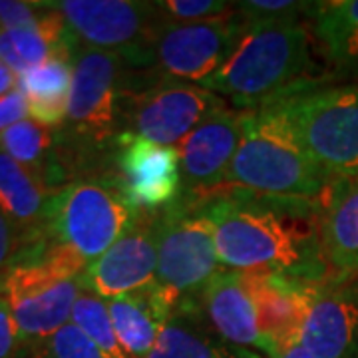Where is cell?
<instances>
[{
    "label": "cell",
    "instance_id": "ffe728a7",
    "mask_svg": "<svg viewBox=\"0 0 358 358\" xmlns=\"http://www.w3.org/2000/svg\"><path fill=\"white\" fill-rule=\"evenodd\" d=\"M308 30L317 48L341 76H358V0L313 2Z\"/></svg>",
    "mask_w": 358,
    "mask_h": 358
},
{
    "label": "cell",
    "instance_id": "1f68e13d",
    "mask_svg": "<svg viewBox=\"0 0 358 358\" xmlns=\"http://www.w3.org/2000/svg\"><path fill=\"white\" fill-rule=\"evenodd\" d=\"M22 343L8 303L0 296V358H14Z\"/></svg>",
    "mask_w": 358,
    "mask_h": 358
},
{
    "label": "cell",
    "instance_id": "f546056e",
    "mask_svg": "<svg viewBox=\"0 0 358 358\" xmlns=\"http://www.w3.org/2000/svg\"><path fill=\"white\" fill-rule=\"evenodd\" d=\"M50 13L48 2L30 0H0V30H14L38 24Z\"/></svg>",
    "mask_w": 358,
    "mask_h": 358
},
{
    "label": "cell",
    "instance_id": "7c38bea8",
    "mask_svg": "<svg viewBox=\"0 0 358 358\" xmlns=\"http://www.w3.org/2000/svg\"><path fill=\"white\" fill-rule=\"evenodd\" d=\"M115 181L140 213H159L181 201L183 178L178 148L122 131L115 140Z\"/></svg>",
    "mask_w": 358,
    "mask_h": 358
},
{
    "label": "cell",
    "instance_id": "2e32d148",
    "mask_svg": "<svg viewBox=\"0 0 358 358\" xmlns=\"http://www.w3.org/2000/svg\"><path fill=\"white\" fill-rule=\"evenodd\" d=\"M199 310H203L223 343L239 350L253 348L265 352L249 273L221 268L201 293Z\"/></svg>",
    "mask_w": 358,
    "mask_h": 358
},
{
    "label": "cell",
    "instance_id": "d590c367",
    "mask_svg": "<svg viewBox=\"0 0 358 358\" xmlns=\"http://www.w3.org/2000/svg\"><path fill=\"white\" fill-rule=\"evenodd\" d=\"M352 281H355V285H357V287H358V277H357V279H352Z\"/></svg>",
    "mask_w": 358,
    "mask_h": 358
},
{
    "label": "cell",
    "instance_id": "8992f818",
    "mask_svg": "<svg viewBox=\"0 0 358 358\" xmlns=\"http://www.w3.org/2000/svg\"><path fill=\"white\" fill-rule=\"evenodd\" d=\"M277 106L329 178H358V84L320 80Z\"/></svg>",
    "mask_w": 358,
    "mask_h": 358
},
{
    "label": "cell",
    "instance_id": "9c48e42d",
    "mask_svg": "<svg viewBox=\"0 0 358 358\" xmlns=\"http://www.w3.org/2000/svg\"><path fill=\"white\" fill-rule=\"evenodd\" d=\"M148 74L150 70L129 72L122 131L176 148L209 115L227 106L223 98L199 84Z\"/></svg>",
    "mask_w": 358,
    "mask_h": 358
},
{
    "label": "cell",
    "instance_id": "4316f807",
    "mask_svg": "<svg viewBox=\"0 0 358 358\" xmlns=\"http://www.w3.org/2000/svg\"><path fill=\"white\" fill-rule=\"evenodd\" d=\"M313 2H293V0H249L235 2L247 26L273 24V22H299L308 16Z\"/></svg>",
    "mask_w": 358,
    "mask_h": 358
},
{
    "label": "cell",
    "instance_id": "44dd1931",
    "mask_svg": "<svg viewBox=\"0 0 358 358\" xmlns=\"http://www.w3.org/2000/svg\"><path fill=\"white\" fill-rule=\"evenodd\" d=\"M50 4V13L38 24L0 30V60L14 74H24L56 56L74 58L76 44L64 18Z\"/></svg>",
    "mask_w": 358,
    "mask_h": 358
},
{
    "label": "cell",
    "instance_id": "30bf717a",
    "mask_svg": "<svg viewBox=\"0 0 358 358\" xmlns=\"http://www.w3.org/2000/svg\"><path fill=\"white\" fill-rule=\"evenodd\" d=\"M72 90L64 131L78 145L100 148L117 140L124 120V96L129 68L110 52L78 48L74 52Z\"/></svg>",
    "mask_w": 358,
    "mask_h": 358
},
{
    "label": "cell",
    "instance_id": "e575fe53",
    "mask_svg": "<svg viewBox=\"0 0 358 358\" xmlns=\"http://www.w3.org/2000/svg\"><path fill=\"white\" fill-rule=\"evenodd\" d=\"M268 358H313V357H310L307 350L299 345V343H294V345L282 346V348H279V350H275V352H273Z\"/></svg>",
    "mask_w": 358,
    "mask_h": 358
},
{
    "label": "cell",
    "instance_id": "ba28073f",
    "mask_svg": "<svg viewBox=\"0 0 358 358\" xmlns=\"http://www.w3.org/2000/svg\"><path fill=\"white\" fill-rule=\"evenodd\" d=\"M78 48L110 52L131 70H154V42L166 24L155 2L138 0H58Z\"/></svg>",
    "mask_w": 358,
    "mask_h": 358
},
{
    "label": "cell",
    "instance_id": "83f0119b",
    "mask_svg": "<svg viewBox=\"0 0 358 358\" xmlns=\"http://www.w3.org/2000/svg\"><path fill=\"white\" fill-rule=\"evenodd\" d=\"M155 4L167 24L203 22L233 10V2L223 0H157Z\"/></svg>",
    "mask_w": 358,
    "mask_h": 358
},
{
    "label": "cell",
    "instance_id": "52a82bcc",
    "mask_svg": "<svg viewBox=\"0 0 358 358\" xmlns=\"http://www.w3.org/2000/svg\"><path fill=\"white\" fill-rule=\"evenodd\" d=\"M223 268L209 219L187 197L159 213L155 285L173 301L176 313H199V299Z\"/></svg>",
    "mask_w": 358,
    "mask_h": 358
},
{
    "label": "cell",
    "instance_id": "4dcf8cb0",
    "mask_svg": "<svg viewBox=\"0 0 358 358\" xmlns=\"http://www.w3.org/2000/svg\"><path fill=\"white\" fill-rule=\"evenodd\" d=\"M22 247V231L0 211V277L24 251Z\"/></svg>",
    "mask_w": 358,
    "mask_h": 358
},
{
    "label": "cell",
    "instance_id": "8fae6325",
    "mask_svg": "<svg viewBox=\"0 0 358 358\" xmlns=\"http://www.w3.org/2000/svg\"><path fill=\"white\" fill-rule=\"evenodd\" d=\"M247 28L237 8L203 22H166L159 26L154 42V70L173 80L201 86L225 66Z\"/></svg>",
    "mask_w": 358,
    "mask_h": 358
},
{
    "label": "cell",
    "instance_id": "d6a6232c",
    "mask_svg": "<svg viewBox=\"0 0 358 358\" xmlns=\"http://www.w3.org/2000/svg\"><path fill=\"white\" fill-rule=\"evenodd\" d=\"M26 117H28V106H26L24 94L20 90L16 88L0 98V134Z\"/></svg>",
    "mask_w": 358,
    "mask_h": 358
},
{
    "label": "cell",
    "instance_id": "603a6c76",
    "mask_svg": "<svg viewBox=\"0 0 358 358\" xmlns=\"http://www.w3.org/2000/svg\"><path fill=\"white\" fill-rule=\"evenodd\" d=\"M74 58L56 56L18 76V90L24 94L28 117L46 128H62L72 90Z\"/></svg>",
    "mask_w": 358,
    "mask_h": 358
},
{
    "label": "cell",
    "instance_id": "7402d4cb",
    "mask_svg": "<svg viewBox=\"0 0 358 358\" xmlns=\"http://www.w3.org/2000/svg\"><path fill=\"white\" fill-rule=\"evenodd\" d=\"M54 193L30 169L0 150V211L22 233L34 237L44 229Z\"/></svg>",
    "mask_w": 358,
    "mask_h": 358
},
{
    "label": "cell",
    "instance_id": "484cf974",
    "mask_svg": "<svg viewBox=\"0 0 358 358\" xmlns=\"http://www.w3.org/2000/svg\"><path fill=\"white\" fill-rule=\"evenodd\" d=\"M72 324L94 341L110 358H129L114 331V324L108 313V305L100 296L82 291L72 308Z\"/></svg>",
    "mask_w": 358,
    "mask_h": 358
},
{
    "label": "cell",
    "instance_id": "d4e9b609",
    "mask_svg": "<svg viewBox=\"0 0 358 358\" xmlns=\"http://www.w3.org/2000/svg\"><path fill=\"white\" fill-rule=\"evenodd\" d=\"M197 313H176L148 358H259L249 350L221 345L193 322Z\"/></svg>",
    "mask_w": 358,
    "mask_h": 358
},
{
    "label": "cell",
    "instance_id": "e0dca14e",
    "mask_svg": "<svg viewBox=\"0 0 358 358\" xmlns=\"http://www.w3.org/2000/svg\"><path fill=\"white\" fill-rule=\"evenodd\" d=\"M320 243L334 281L358 277V178H333L320 195Z\"/></svg>",
    "mask_w": 358,
    "mask_h": 358
},
{
    "label": "cell",
    "instance_id": "4fadbf2b",
    "mask_svg": "<svg viewBox=\"0 0 358 358\" xmlns=\"http://www.w3.org/2000/svg\"><path fill=\"white\" fill-rule=\"evenodd\" d=\"M245 112L225 106L176 145L181 162L183 197L201 201L223 187L243 136Z\"/></svg>",
    "mask_w": 358,
    "mask_h": 358
},
{
    "label": "cell",
    "instance_id": "d6986e66",
    "mask_svg": "<svg viewBox=\"0 0 358 358\" xmlns=\"http://www.w3.org/2000/svg\"><path fill=\"white\" fill-rule=\"evenodd\" d=\"M114 331L129 358H148L155 341L176 315V305L155 282L106 301Z\"/></svg>",
    "mask_w": 358,
    "mask_h": 358
},
{
    "label": "cell",
    "instance_id": "836d02e7",
    "mask_svg": "<svg viewBox=\"0 0 358 358\" xmlns=\"http://www.w3.org/2000/svg\"><path fill=\"white\" fill-rule=\"evenodd\" d=\"M18 88V74H14L8 66L0 60V98Z\"/></svg>",
    "mask_w": 358,
    "mask_h": 358
},
{
    "label": "cell",
    "instance_id": "5b68a950",
    "mask_svg": "<svg viewBox=\"0 0 358 358\" xmlns=\"http://www.w3.org/2000/svg\"><path fill=\"white\" fill-rule=\"evenodd\" d=\"M140 217L115 179H80L54 193L42 231L52 243L64 245L94 263Z\"/></svg>",
    "mask_w": 358,
    "mask_h": 358
},
{
    "label": "cell",
    "instance_id": "3957f363",
    "mask_svg": "<svg viewBox=\"0 0 358 358\" xmlns=\"http://www.w3.org/2000/svg\"><path fill=\"white\" fill-rule=\"evenodd\" d=\"M329 181L277 103L245 112L241 143L221 189L319 201Z\"/></svg>",
    "mask_w": 358,
    "mask_h": 358
},
{
    "label": "cell",
    "instance_id": "6da1fadb",
    "mask_svg": "<svg viewBox=\"0 0 358 358\" xmlns=\"http://www.w3.org/2000/svg\"><path fill=\"white\" fill-rule=\"evenodd\" d=\"M213 227L223 268L293 281H329L320 243V203L245 189H217L195 201Z\"/></svg>",
    "mask_w": 358,
    "mask_h": 358
},
{
    "label": "cell",
    "instance_id": "7a4b0ae2",
    "mask_svg": "<svg viewBox=\"0 0 358 358\" xmlns=\"http://www.w3.org/2000/svg\"><path fill=\"white\" fill-rule=\"evenodd\" d=\"M317 70L313 36L303 20L257 24L247 28L225 66L201 88L239 112H253L324 80Z\"/></svg>",
    "mask_w": 358,
    "mask_h": 358
},
{
    "label": "cell",
    "instance_id": "9a60e30c",
    "mask_svg": "<svg viewBox=\"0 0 358 358\" xmlns=\"http://www.w3.org/2000/svg\"><path fill=\"white\" fill-rule=\"evenodd\" d=\"M299 345L313 358H358V287L352 279L310 282Z\"/></svg>",
    "mask_w": 358,
    "mask_h": 358
},
{
    "label": "cell",
    "instance_id": "5bb4252c",
    "mask_svg": "<svg viewBox=\"0 0 358 358\" xmlns=\"http://www.w3.org/2000/svg\"><path fill=\"white\" fill-rule=\"evenodd\" d=\"M159 213H141L117 243L90 263L82 277L84 291L102 301H114L155 281Z\"/></svg>",
    "mask_w": 358,
    "mask_h": 358
},
{
    "label": "cell",
    "instance_id": "ac0fdd59",
    "mask_svg": "<svg viewBox=\"0 0 358 358\" xmlns=\"http://www.w3.org/2000/svg\"><path fill=\"white\" fill-rule=\"evenodd\" d=\"M249 282L255 299L259 333L268 358L282 346L299 343L307 315L310 282L268 273H249Z\"/></svg>",
    "mask_w": 358,
    "mask_h": 358
},
{
    "label": "cell",
    "instance_id": "f1b7e54d",
    "mask_svg": "<svg viewBox=\"0 0 358 358\" xmlns=\"http://www.w3.org/2000/svg\"><path fill=\"white\" fill-rule=\"evenodd\" d=\"M42 343L46 358H110L72 322H68Z\"/></svg>",
    "mask_w": 358,
    "mask_h": 358
},
{
    "label": "cell",
    "instance_id": "cb8c5ba5",
    "mask_svg": "<svg viewBox=\"0 0 358 358\" xmlns=\"http://www.w3.org/2000/svg\"><path fill=\"white\" fill-rule=\"evenodd\" d=\"M54 141L56 136L50 128L26 117L0 134V150L50 187V183L60 181L64 176L56 164Z\"/></svg>",
    "mask_w": 358,
    "mask_h": 358
},
{
    "label": "cell",
    "instance_id": "277c9868",
    "mask_svg": "<svg viewBox=\"0 0 358 358\" xmlns=\"http://www.w3.org/2000/svg\"><path fill=\"white\" fill-rule=\"evenodd\" d=\"M88 267L86 259L58 243L18 255L0 277V296L10 307L22 343L46 341L70 322Z\"/></svg>",
    "mask_w": 358,
    "mask_h": 358
}]
</instances>
